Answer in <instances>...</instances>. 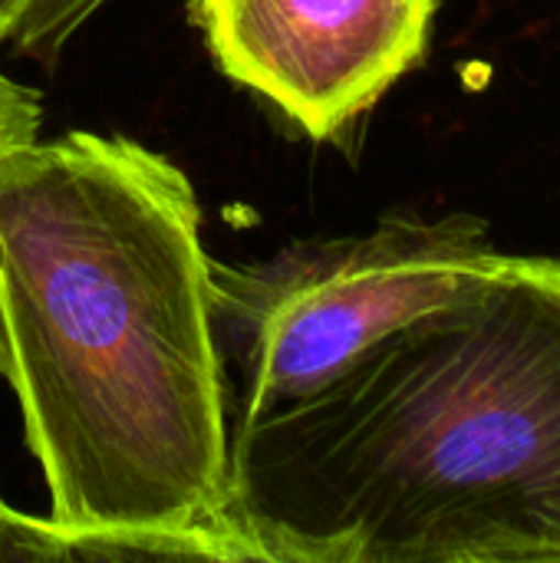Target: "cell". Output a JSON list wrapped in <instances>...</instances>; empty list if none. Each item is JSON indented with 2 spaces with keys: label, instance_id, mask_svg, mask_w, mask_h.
I'll return each instance as SVG.
<instances>
[{
  "label": "cell",
  "instance_id": "5",
  "mask_svg": "<svg viewBox=\"0 0 560 563\" xmlns=\"http://www.w3.org/2000/svg\"><path fill=\"white\" fill-rule=\"evenodd\" d=\"M106 0H23L7 40L17 53L53 66L69 36L102 7Z\"/></svg>",
  "mask_w": 560,
  "mask_h": 563
},
{
  "label": "cell",
  "instance_id": "3",
  "mask_svg": "<svg viewBox=\"0 0 560 563\" xmlns=\"http://www.w3.org/2000/svg\"><path fill=\"white\" fill-rule=\"evenodd\" d=\"M502 264L488 221L469 211L399 214L251 264L211 261L228 426L320 393L383 336L475 290Z\"/></svg>",
  "mask_w": 560,
  "mask_h": 563
},
{
  "label": "cell",
  "instance_id": "1",
  "mask_svg": "<svg viewBox=\"0 0 560 563\" xmlns=\"http://www.w3.org/2000/svg\"><path fill=\"white\" fill-rule=\"evenodd\" d=\"M0 376L50 501L7 558L228 561L211 257L175 162L99 132L0 152Z\"/></svg>",
  "mask_w": 560,
  "mask_h": 563
},
{
  "label": "cell",
  "instance_id": "7",
  "mask_svg": "<svg viewBox=\"0 0 560 563\" xmlns=\"http://www.w3.org/2000/svg\"><path fill=\"white\" fill-rule=\"evenodd\" d=\"M17 515H20V511H13V508L0 498V561H3V544H7V534H10Z\"/></svg>",
  "mask_w": 560,
  "mask_h": 563
},
{
  "label": "cell",
  "instance_id": "4",
  "mask_svg": "<svg viewBox=\"0 0 560 563\" xmlns=\"http://www.w3.org/2000/svg\"><path fill=\"white\" fill-rule=\"evenodd\" d=\"M446 0H195L224 76L310 139L370 112L429 49Z\"/></svg>",
  "mask_w": 560,
  "mask_h": 563
},
{
  "label": "cell",
  "instance_id": "2",
  "mask_svg": "<svg viewBox=\"0 0 560 563\" xmlns=\"http://www.w3.org/2000/svg\"><path fill=\"white\" fill-rule=\"evenodd\" d=\"M228 561L560 563V257L505 254L231 429Z\"/></svg>",
  "mask_w": 560,
  "mask_h": 563
},
{
  "label": "cell",
  "instance_id": "6",
  "mask_svg": "<svg viewBox=\"0 0 560 563\" xmlns=\"http://www.w3.org/2000/svg\"><path fill=\"white\" fill-rule=\"evenodd\" d=\"M40 99L7 73H0V152L36 139L40 132Z\"/></svg>",
  "mask_w": 560,
  "mask_h": 563
},
{
  "label": "cell",
  "instance_id": "8",
  "mask_svg": "<svg viewBox=\"0 0 560 563\" xmlns=\"http://www.w3.org/2000/svg\"><path fill=\"white\" fill-rule=\"evenodd\" d=\"M17 10H20V0H0V43L7 40V30H10Z\"/></svg>",
  "mask_w": 560,
  "mask_h": 563
}]
</instances>
